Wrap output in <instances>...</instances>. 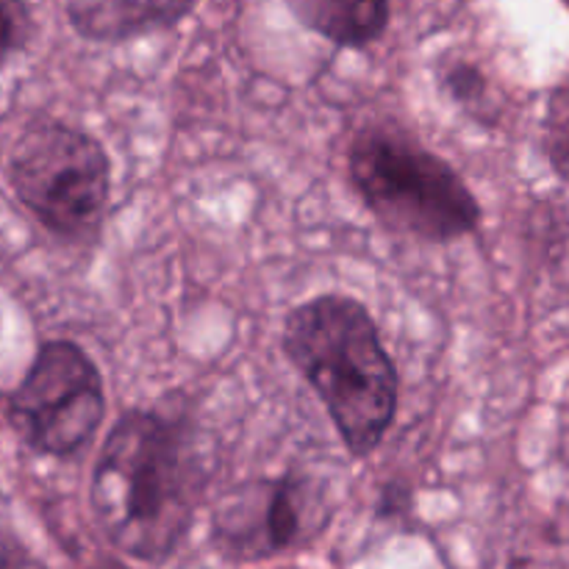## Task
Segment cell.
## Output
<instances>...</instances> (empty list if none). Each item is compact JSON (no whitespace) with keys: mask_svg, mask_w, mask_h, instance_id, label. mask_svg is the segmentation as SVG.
<instances>
[{"mask_svg":"<svg viewBox=\"0 0 569 569\" xmlns=\"http://www.w3.org/2000/svg\"><path fill=\"white\" fill-rule=\"evenodd\" d=\"M281 350L326 406L345 450L367 459L398 415V370L361 300L326 292L283 317Z\"/></svg>","mask_w":569,"mask_h":569,"instance_id":"obj_2","label":"cell"},{"mask_svg":"<svg viewBox=\"0 0 569 569\" xmlns=\"http://www.w3.org/2000/svg\"><path fill=\"white\" fill-rule=\"evenodd\" d=\"M348 176L361 203L400 237L431 244L481 226V203L465 178L398 128H365L348 148Z\"/></svg>","mask_w":569,"mask_h":569,"instance_id":"obj_3","label":"cell"},{"mask_svg":"<svg viewBox=\"0 0 569 569\" xmlns=\"http://www.w3.org/2000/svg\"><path fill=\"white\" fill-rule=\"evenodd\" d=\"M206 472L194 426L172 406L122 411L89 483L92 517L128 559L164 565L194 522Z\"/></svg>","mask_w":569,"mask_h":569,"instance_id":"obj_1","label":"cell"},{"mask_svg":"<svg viewBox=\"0 0 569 569\" xmlns=\"http://www.w3.org/2000/svg\"><path fill=\"white\" fill-rule=\"evenodd\" d=\"M17 200L70 244L100 237L111 198V161L89 131L61 120H31L9 153Z\"/></svg>","mask_w":569,"mask_h":569,"instance_id":"obj_4","label":"cell"},{"mask_svg":"<svg viewBox=\"0 0 569 569\" xmlns=\"http://www.w3.org/2000/svg\"><path fill=\"white\" fill-rule=\"evenodd\" d=\"M198 0H64L70 26L92 42H126L181 22Z\"/></svg>","mask_w":569,"mask_h":569,"instance_id":"obj_7","label":"cell"},{"mask_svg":"<svg viewBox=\"0 0 569 569\" xmlns=\"http://www.w3.org/2000/svg\"><path fill=\"white\" fill-rule=\"evenodd\" d=\"M0 569H48L42 561L33 559L20 542L0 533Z\"/></svg>","mask_w":569,"mask_h":569,"instance_id":"obj_11","label":"cell"},{"mask_svg":"<svg viewBox=\"0 0 569 569\" xmlns=\"http://www.w3.org/2000/svg\"><path fill=\"white\" fill-rule=\"evenodd\" d=\"M6 417L33 453L70 459L103 426V376L81 345L48 339L11 392Z\"/></svg>","mask_w":569,"mask_h":569,"instance_id":"obj_5","label":"cell"},{"mask_svg":"<svg viewBox=\"0 0 569 569\" xmlns=\"http://www.w3.org/2000/svg\"><path fill=\"white\" fill-rule=\"evenodd\" d=\"M483 87H487V83H483L481 72L470 64H453L442 72L445 94L453 98V103L465 106V109L481 103Z\"/></svg>","mask_w":569,"mask_h":569,"instance_id":"obj_10","label":"cell"},{"mask_svg":"<svg viewBox=\"0 0 569 569\" xmlns=\"http://www.w3.org/2000/svg\"><path fill=\"white\" fill-rule=\"evenodd\" d=\"M31 14L22 0H0V64L28 42Z\"/></svg>","mask_w":569,"mask_h":569,"instance_id":"obj_9","label":"cell"},{"mask_svg":"<svg viewBox=\"0 0 569 569\" xmlns=\"http://www.w3.org/2000/svg\"><path fill=\"white\" fill-rule=\"evenodd\" d=\"M548 156L556 170H559V176H565L569 181V120L553 126V131L548 133Z\"/></svg>","mask_w":569,"mask_h":569,"instance_id":"obj_12","label":"cell"},{"mask_svg":"<svg viewBox=\"0 0 569 569\" xmlns=\"http://www.w3.org/2000/svg\"><path fill=\"white\" fill-rule=\"evenodd\" d=\"M326 522L322 487L309 476L287 472L239 489L214 517V537L226 553L267 559L311 542Z\"/></svg>","mask_w":569,"mask_h":569,"instance_id":"obj_6","label":"cell"},{"mask_svg":"<svg viewBox=\"0 0 569 569\" xmlns=\"http://www.w3.org/2000/svg\"><path fill=\"white\" fill-rule=\"evenodd\" d=\"M567 3H569V0H567Z\"/></svg>","mask_w":569,"mask_h":569,"instance_id":"obj_13","label":"cell"},{"mask_svg":"<svg viewBox=\"0 0 569 569\" xmlns=\"http://www.w3.org/2000/svg\"><path fill=\"white\" fill-rule=\"evenodd\" d=\"M300 26L337 48H367L389 26V0H287Z\"/></svg>","mask_w":569,"mask_h":569,"instance_id":"obj_8","label":"cell"}]
</instances>
